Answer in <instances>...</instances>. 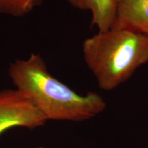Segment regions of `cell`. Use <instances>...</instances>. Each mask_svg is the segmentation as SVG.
Masks as SVG:
<instances>
[{"label": "cell", "mask_w": 148, "mask_h": 148, "mask_svg": "<svg viewBox=\"0 0 148 148\" xmlns=\"http://www.w3.org/2000/svg\"><path fill=\"white\" fill-rule=\"evenodd\" d=\"M8 75L15 88L25 95L47 120L82 121L95 117L106 108L103 98L88 92L79 95L53 76L41 56L10 62Z\"/></svg>", "instance_id": "1"}, {"label": "cell", "mask_w": 148, "mask_h": 148, "mask_svg": "<svg viewBox=\"0 0 148 148\" xmlns=\"http://www.w3.org/2000/svg\"><path fill=\"white\" fill-rule=\"evenodd\" d=\"M82 53L99 87L113 90L148 63V34L112 27L85 39Z\"/></svg>", "instance_id": "2"}, {"label": "cell", "mask_w": 148, "mask_h": 148, "mask_svg": "<svg viewBox=\"0 0 148 148\" xmlns=\"http://www.w3.org/2000/svg\"><path fill=\"white\" fill-rule=\"evenodd\" d=\"M47 121L19 90H0V135L14 127L38 128L44 126Z\"/></svg>", "instance_id": "3"}, {"label": "cell", "mask_w": 148, "mask_h": 148, "mask_svg": "<svg viewBox=\"0 0 148 148\" xmlns=\"http://www.w3.org/2000/svg\"><path fill=\"white\" fill-rule=\"evenodd\" d=\"M147 26L148 0H115V13L112 27L140 31Z\"/></svg>", "instance_id": "4"}, {"label": "cell", "mask_w": 148, "mask_h": 148, "mask_svg": "<svg viewBox=\"0 0 148 148\" xmlns=\"http://www.w3.org/2000/svg\"><path fill=\"white\" fill-rule=\"evenodd\" d=\"M73 8L89 11L91 25L99 32H104L112 27L115 13V0H66Z\"/></svg>", "instance_id": "5"}, {"label": "cell", "mask_w": 148, "mask_h": 148, "mask_svg": "<svg viewBox=\"0 0 148 148\" xmlns=\"http://www.w3.org/2000/svg\"><path fill=\"white\" fill-rule=\"evenodd\" d=\"M46 0H0V14L23 17L41 5Z\"/></svg>", "instance_id": "6"}, {"label": "cell", "mask_w": 148, "mask_h": 148, "mask_svg": "<svg viewBox=\"0 0 148 148\" xmlns=\"http://www.w3.org/2000/svg\"><path fill=\"white\" fill-rule=\"evenodd\" d=\"M140 31H141V32H143L147 33V34H148V26L145 27H143V28H142L141 29H140Z\"/></svg>", "instance_id": "7"}, {"label": "cell", "mask_w": 148, "mask_h": 148, "mask_svg": "<svg viewBox=\"0 0 148 148\" xmlns=\"http://www.w3.org/2000/svg\"><path fill=\"white\" fill-rule=\"evenodd\" d=\"M36 148H44L43 147H36Z\"/></svg>", "instance_id": "8"}, {"label": "cell", "mask_w": 148, "mask_h": 148, "mask_svg": "<svg viewBox=\"0 0 148 148\" xmlns=\"http://www.w3.org/2000/svg\"><path fill=\"white\" fill-rule=\"evenodd\" d=\"M147 148H148V147H147Z\"/></svg>", "instance_id": "9"}]
</instances>
